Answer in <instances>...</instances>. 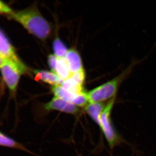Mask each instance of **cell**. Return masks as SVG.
<instances>
[{
	"mask_svg": "<svg viewBox=\"0 0 156 156\" xmlns=\"http://www.w3.org/2000/svg\"><path fill=\"white\" fill-rule=\"evenodd\" d=\"M35 80H41L53 86H60L64 80L61 79L56 73L46 70H35Z\"/></svg>",
	"mask_w": 156,
	"mask_h": 156,
	"instance_id": "obj_8",
	"label": "cell"
},
{
	"mask_svg": "<svg viewBox=\"0 0 156 156\" xmlns=\"http://www.w3.org/2000/svg\"><path fill=\"white\" fill-rule=\"evenodd\" d=\"M60 86L63 89L74 94H79L85 91L83 85L79 83L70 77L63 81Z\"/></svg>",
	"mask_w": 156,
	"mask_h": 156,
	"instance_id": "obj_12",
	"label": "cell"
},
{
	"mask_svg": "<svg viewBox=\"0 0 156 156\" xmlns=\"http://www.w3.org/2000/svg\"><path fill=\"white\" fill-rule=\"evenodd\" d=\"M53 49L54 55L57 58H64L69 50L59 38L55 39L53 41Z\"/></svg>",
	"mask_w": 156,
	"mask_h": 156,
	"instance_id": "obj_14",
	"label": "cell"
},
{
	"mask_svg": "<svg viewBox=\"0 0 156 156\" xmlns=\"http://www.w3.org/2000/svg\"><path fill=\"white\" fill-rule=\"evenodd\" d=\"M56 74L63 80L68 79L72 74L65 58H57Z\"/></svg>",
	"mask_w": 156,
	"mask_h": 156,
	"instance_id": "obj_10",
	"label": "cell"
},
{
	"mask_svg": "<svg viewBox=\"0 0 156 156\" xmlns=\"http://www.w3.org/2000/svg\"><path fill=\"white\" fill-rule=\"evenodd\" d=\"M44 108L48 111H56L73 115L79 114L80 112L79 107L74 105L56 97L46 103Z\"/></svg>",
	"mask_w": 156,
	"mask_h": 156,
	"instance_id": "obj_5",
	"label": "cell"
},
{
	"mask_svg": "<svg viewBox=\"0 0 156 156\" xmlns=\"http://www.w3.org/2000/svg\"><path fill=\"white\" fill-rule=\"evenodd\" d=\"M0 69L5 83L11 94L15 95L20 76L28 72V68L27 66H20L13 62L6 60Z\"/></svg>",
	"mask_w": 156,
	"mask_h": 156,
	"instance_id": "obj_4",
	"label": "cell"
},
{
	"mask_svg": "<svg viewBox=\"0 0 156 156\" xmlns=\"http://www.w3.org/2000/svg\"><path fill=\"white\" fill-rule=\"evenodd\" d=\"M70 77L72 78L79 83L83 85L85 80V73L84 70L72 74Z\"/></svg>",
	"mask_w": 156,
	"mask_h": 156,
	"instance_id": "obj_15",
	"label": "cell"
},
{
	"mask_svg": "<svg viewBox=\"0 0 156 156\" xmlns=\"http://www.w3.org/2000/svg\"><path fill=\"white\" fill-rule=\"evenodd\" d=\"M48 62L51 72L56 73V66L57 57L53 54H50L48 56Z\"/></svg>",
	"mask_w": 156,
	"mask_h": 156,
	"instance_id": "obj_16",
	"label": "cell"
},
{
	"mask_svg": "<svg viewBox=\"0 0 156 156\" xmlns=\"http://www.w3.org/2000/svg\"><path fill=\"white\" fill-rule=\"evenodd\" d=\"M0 56L4 59L12 61L20 66H25L23 62L20 59L15 49L5 34L0 30Z\"/></svg>",
	"mask_w": 156,
	"mask_h": 156,
	"instance_id": "obj_6",
	"label": "cell"
},
{
	"mask_svg": "<svg viewBox=\"0 0 156 156\" xmlns=\"http://www.w3.org/2000/svg\"><path fill=\"white\" fill-rule=\"evenodd\" d=\"M0 146L5 147L13 148L17 149L30 153V152L24 146L15 141L14 140L7 136L1 131H0Z\"/></svg>",
	"mask_w": 156,
	"mask_h": 156,
	"instance_id": "obj_13",
	"label": "cell"
},
{
	"mask_svg": "<svg viewBox=\"0 0 156 156\" xmlns=\"http://www.w3.org/2000/svg\"><path fill=\"white\" fill-rule=\"evenodd\" d=\"M14 11L5 3L0 1V14H8L10 16Z\"/></svg>",
	"mask_w": 156,
	"mask_h": 156,
	"instance_id": "obj_17",
	"label": "cell"
},
{
	"mask_svg": "<svg viewBox=\"0 0 156 156\" xmlns=\"http://www.w3.org/2000/svg\"><path fill=\"white\" fill-rule=\"evenodd\" d=\"M72 74L84 69L80 56L75 49L69 50L65 57Z\"/></svg>",
	"mask_w": 156,
	"mask_h": 156,
	"instance_id": "obj_7",
	"label": "cell"
},
{
	"mask_svg": "<svg viewBox=\"0 0 156 156\" xmlns=\"http://www.w3.org/2000/svg\"><path fill=\"white\" fill-rule=\"evenodd\" d=\"M6 60L5 59H4L3 57L0 56V69L2 66L3 65L5 62Z\"/></svg>",
	"mask_w": 156,
	"mask_h": 156,
	"instance_id": "obj_18",
	"label": "cell"
},
{
	"mask_svg": "<svg viewBox=\"0 0 156 156\" xmlns=\"http://www.w3.org/2000/svg\"><path fill=\"white\" fill-rule=\"evenodd\" d=\"M143 60L133 59L128 66L114 78L87 93L89 103H102L116 97L122 84Z\"/></svg>",
	"mask_w": 156,
	"mask_h": 156,
	"instance_id": "obj_2",
	"label": "cell"
},
{
	"mask_svg": "<svg viewBox=\"0 0 156 156\" xmlns=\"http://www.w3.org/2000/svg\"><path fill=\"white\" fill-rule=\"evenodd\" d=\"M106 105V104L104 102L89 103L85 107V111L87 113L99 127L100 126L101 115L105 108Z\"/></svg>",
	"mask_w": 156,
	"mask_h": 156,
	"instance_id": "obj_9",
	"label": "cell"
},
{
	"mask_svg": "<svg viewBox=\"0 0 156 156\" xmlns=\"http://www.w3.org/2000/svg\"><path fill=\"white\" fill-rule=\"evenodd\" d=\"M52 91L54 94V97L61 98L73 104L76 98L80 94H74L68 92L67 90L63 89L60 86H53L52 88Z\"/></svg>",
	"mask_w": 156,
	"mask_h": 156,
	"instance_id": "obj_11",
	"label": "cell"
},
{
	"mask_svg": "<svg viewBox=\"0 0 156 156\" xmlns=\"http://www.w3.org/2000/svg\"><path fill=\"white\" fill-rule=\"evenodd\" d=\"M9 17L41 40L47 39L51 32L50 24L35 5L22 11H14Z\"/></svg>",
	"mask_w": 156,
	"mask_h": 156,
	"instance_id": "obj_1",
	"label": "cell"
},
{
	"mask_svg": "<svg viewBox=\"0 0 156 156\" xmlns=\"http://www.w3.org/2000/svg\"><path fill=\"white\" fill-rule=\"evenodd\" d=\"M116 98V97H115L107 102L100 119L99 127L104 134L111 150L113 149L115 147L119 145L123 141L122 136L115 128L112 119V112Z\"/></svg>",
	"mask_w": 156,
	"mask_h": 156,
	"instance_id": "obj_3",
	"label": "cell"
}]
</instances>
